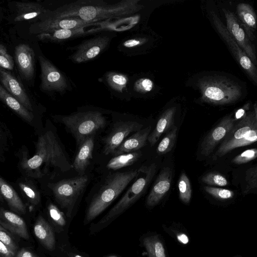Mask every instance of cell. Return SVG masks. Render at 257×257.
Masks as SVG:
<instances>
[{
    "mask_svg": "<svg viewBox=\"0 0 257 257\" xmlns=\"http://www.w3.org/2000/svg\"><path fill=\"white\" fill-rule=\"evenodd\" d=\"M138 1H126L116 4H107L102 1H77L48 11L42 20L46 19H74L84 21L97 22L120 17L139 11L142 6ZM41 20V21H42Z\"/></svg>",
    "mask_w": 257,
    "mask_h": 257,
    "instance_id": "obj_1",
    "label": "cell"
},
{
    "mask_svg": "<svg viewBox=\"0 0 257 257\" xmlns=\"http://www.w3.org/2000/svg\"><path fill=\"white\" fill-rule=\"evenodd\" d=\"M21 166L29 176L35 178L49 175L52 171H67L73 167L51 131L39 137L34 155L28 160L23 159Z\"/></svg>",
    "mask_w": 257,
    "mask_h": 257,
    "instance_id": "obj_2",
    "label": "cell"
},
{
    "mask_svg": "<svg viewBox=\"0 0 257 257\" xmlns=\"http://www.w3.org/2000/svg\"><path fill=\"white\" fill-rule=\"evenodd\" d=\"M196 85L201 100L212 104H232L245 94V89L239 81L220 73L209 72L200 75Z\"/></svg>",
    "mask_w": 257,
    "mask_h": 257,
    "instance_id": "obj_3",
    "label": "cell"
},
{
    "mask_svg": "<svg viewBox=\"0 0 257 257\" xmlns=\"http://www.w3.org/2000/svg\"><path fill=\"white\" fill-rule=\"evenodd\" d=\"M141 172L140 168L109 175L87 208L85 224L93 220L103 211Z\"/></svg>",
    "mask_w": 257,
    "mask_h": 257,
    "instance_id": "obj_4",
    "label": "cell"
},
{
    "mask_svg": "<svg viewBox=\"0 0 257 257\" xmlns=\"http://www.w3.org/2000/svg\"><path fill=\"white\" fill-rule=\"evenodd\" d=\"M157 166L153 163L149 167H143V175L127 189L123 197L92 228L93 232L101 229L134 204L145 193L156 172Z\"/></svg>",
    "mask_w": 257,
    "mask_h": 257,
    "instance_id": "obj_5",
    "label": "cell"
},
{
    "mask_svg": "<svg viewBox=\"0 0 257 257\" xmlns=\"http://www.w3.org/2000/svg\"><path fill=\"white\" fill-rule=\"evenodd\" d=\"M61 121L72 134L79 146L88 137L103 128L106 124L102 114L96 111L80 112L62 116Z\"/></svg>",
    "mask_w": 257,
    "mask_h": 257,
    "instance_id": "obj_6",
    "label": "cell"
},
{
    "mask_svg": "<svg viewBox=\"0 0 257 257\" xmlns=\"http://www.w3.org/2000/svg\"><path fill=\"white\" fill-rule=\"evenodd\" d=\"M210 20L216 31L227 46L233 57L252 83L257 87V67L228 31L226 26L214 11L210 12Z\"/></svg>",
    "mask_w": 257,
    "mask_h": 257,
    "instance_id": "obj_7",
    "label": "cell"
},
{
    "mask_svg": "<svg viewBox=\"0 0 257 257\" xmlns=\"http://www.w3.org/2000/svg\"><path fill=\"white\" fill-rule=\"evenodd\" d=\"M88 181L87 176L81 175L61 180L51 186L56 201L62 208L66 209L68 216H70L73 207Z\"/></svg>",
    "mask_w": 257,
    "mask_h": 257,
    "instance_id": "obj_8",
    "label": "cell"
},
{
    "mask_svg": "<svg viewBox=\"0 0 257 257\" xmlns=\"http://www.w3.org/2000/svg\"><path fill=\"white\" fill-rule=\"evenodd\" d=\"M256 125L257 101L254 103L252 110L246 112L237 123H235L232 130L220 144L213 159L215 160L221 157L232 150L233 146Z\"/></svg>",
    "mask_w": 257,
    "mask_h": 257,
    "instance_id": "obj_9",
    "label": "cell"
},
{
    "mask_svg": "<svg viewBox=\"0 0 257 257\" xmlns=\"http://www.w3.org/2000/svg\"><path fill=\"white\" fill-rule=\"evenodd\" d=\"M41 68V89L43 91L64 93L69 88L65 75L48 59L39 55Z\"/></svg>",
    "mask_w": 257,
    "mask_h": 257,
    "instance_id": "obj_10",
    "label": "cell"
},
{
    "mask_svg": "<svg viewBox=\"0 0 257 257\" xmlns=\"http://www.w3.org/2000/svg\"><path fill=\"white\" fill-rule=\"evenodd\" d=\"M222 12L225 19V26L229 34L256 66L257 56L255 47L248 37L237 17L226 8H222Z\"/></svg>",
    "mask_w": 257,
    "mask_h": 257,
    "instance_id": "obj_11",
    "label": "cell"
},
{
    "mask_svg": "<svg viewBox=\"0 0 257 257\" xmlns=\"http://www.w3.org/2000/svg\"><path fill=\"white\" fill-rule=\"evenodd\" d=\"M110 41L109 37L104 35L85 40L74 48L76 51L70 58L77 63L92 60L104 51L109 45Z\"/></svg>",
    "mask_w": 257,
    "mask_h": 257,
    "instance_id": "obj_12",
    "label": "cell"
},
{
    "mask_svg": "<svg viewBox=\"0 0 257 257\" xmlns=\"http://www.w3.org/2000/svg\"><path fill=\"white\" fill-rule=\"evenodd\" d=\"M143 126L138 122L130 120L114 123L110 133L103 139V153L112 155L130 134L141 130Z\"/></svg>",
    "mask_w": 257,
    "mask_h": 257,
    "instance_id": "obj_13",
    "label": "cell"
},
{
    "mask_svg": "<svg viewBox=\"0 0 257 257\" xmlns=\"http://www.w3.org/2000/svg\"><path fill=\"white\" fill-rule=\"evenodd\" d=\"M235 124V118L231 115L224 117L204 137L200 146L201 154L204 156H209L216 146L230 133Z\"/></svg>",
    "mask_w": 257,
    "mask_h": 257,
    "instance_id": "obj_14",
    "label": "cell"
},
{
    "mask_svg": "<svg viewBox=\"0 0 257 257\" xmlns=\"http://www.w3.org/2000/svg\"><path fill=\"white\" fill-rule=\"evenodd\" d=\"M96 22L84 21L79 19H46L32 24L29 27V32L39 35L46 32L61 29H72L85 28Z\"/></svg>",
    "mask_w": 257,
    "mask_h": 257,
    "instance_id": "obj_15",
    "label": "cell"
},
{
    "mask_svg": "<svg viewBox=\"0 0 257 257\" xmlns=\"http://www.w3.org/2000/svg\"><path fill=\"white\" fill-rule=\"evenodd\" d=\"M15 58L19 72L23 79L31 80L35 73L34 52L27 44H20L15 49Z\"/></svg>",
    "mask_w": 257,
    "mask_h": 257,
    "instance_id": "obj_16",
    "label": "cell"
},
{
    "mask_svg": "<svg viewBox=\"0 0 257 257\" xmlns=\"http://www.w3.org/2000/svg\"><path fill=\"white\" fill-rule=\"evenodd\" d=\"M1 85L30 111L33 109L31 100L20 81L11 72L1 68Z\"/></svg>",
    "mask_w": 257,
    "mask_h": 257,
    "instance_id": "obj_17",
    "label": "cell"
},
{
    "mask_svg": "<svg viewBox=\"0 0 257 257\" xmlns=\"http://www.w3.org/2000/svg\"><path fill=\"white\" fill-rule=\"evenodd\" d=\"M172 179V171L166 167L160 172L147 198L146 204L149 207L157 205L170 190Z\"/></svg>",
    "mask_w": 257,
    "mask_h": 257,
    "instance_id": "obj_18",
    "label": "cell"
},
{
    "mask_svg": "<svg viewBox=\"0 0 257 257\" xmlns=\"http://www.w3.org/2000/svg\"><path fill=\"white\" fill-rule=\"evenodd\" d=\"M15 22L41 21L47 13L46 9L40 4L36 2L15 3Z\"/></svg>",
    "mask_w": 257,
    "mask_h": 257,
    "instance_id": "obj_19",
    "label": "cell"
},
{
    "mask_svg": "<svg viewBox=\"0 0 257 257\" xmlns=\"http://www.w3.org/2000/svg\"><path fill=\"white\" fill-rule=\"evenodd\" d=\"M0 224L6 229L25 239L29 238L27 227L24 219L17 214L1 208Z\"/></svg>",
    "mask_w": 257,
    "mask_h": 257,
    "instance_id": "obj_20",
    "label": "cell"
},
{
    "mask_svg": "<svg viewBox=\"0 0 257 257\" xmlns=\"http://www.w3.org/2000/svg\"><path fill=\"white\" fill-rule=\"evenodd\" d=\"M151 131V126L149 125L136 132L131 137L126 139L115 150L112 155L116 156L136 152L144 147L148 140Z\"/></svg>",
    "mask_w": 257,
    "mask_h": 257,
    "instance_id": "obj_21",
    "label": "cell"
},
{
    "mask_svg": "<svg viewBox=\"0 0 257 257\" xmlns=\"http://www.w3.org/2000/svg\"><path fill=\"white\" fill-rule=\"evenodd\" d=\"M236 9L237 18L248 37L251 41L254 40L257 17L252 7L248 4L241 3L237 5Z\"/></svg>",
    "mask_w": 257,
    "mask_h": 257,
    "instance_id": "obj_22",
    "label": "cell"
},
{
    "mask_svg": "<svg viewBox=\"0 0 257 257\" xmlns=\"http://www.w3.org/2000/svg\"><path fill=\"white\" fill-rule=\"evenodd\" d=\"M176 110V106H172L165 110L160 116L155 128L148 138V141L151 146L157 143L163 134L173 127Z\"/></svg>",
    "mask_w": 257,
    "mask_h": 257,
    "instance_id": "obj_23",
    "label": "cell"
},
{
    "mask_svg": "<svg viewBox=\"0 0 257 257\" xmlns=\"http://www.w3.org/2000/svg\"><path fill=\"white\" fill-rule=\"evenodd\" d=\"M94 148V135L88 137L79 146L73 167L79 174H83L90 163Z\"/></svg>",
    "mask_w": 257,
    "mask_h": 257,
    "instance_id": "obj_24",
    "label": "cell"
},
{
    "mask_svg": "<svg viewBox=\"0 0 257 257\" xmlns=\"http://www.w3.org/2000/svg\"><path fill=\"white\" fill-rule=\"evenodd\" d=\"M34 232L45 248L49 250L54 249L55 239L54 231L50 225L42 216H39L34 224Z\"/></svg>",
    "mask_w": 257,
    "mask_h": 257,
    "instance_id": "obj_25",
    "label": "cell"
},
{
    "mask_svg": "<svg viewBox=\"0 0 257 257\" xmlns=\"http://www.w3.org/2000/svg\"><path fill=\"white\" fill-rule=\"evenodd\" d=\"M1 196L7 201L10 208L21 214H25L26 208L16 191L3 178H0Z\"/></svg>",
    "mask_w": 257,
    "mask_h": 257,
    "instance_id": "obj_26",
    "label": "cell"
},
{
    "mask_svg": "<svg viewBox=\"0 0 257 257\" xmlns=\"http://www.w3.org/2000/svg\"><path fill=\"white\" fill-rule=\"evenodd\" d=\"M84 28L54 30L38 35L37 38L41 41L46 42H62L87 33Z\"/></svg>",
    "mask_w": 257,
    "mask_h": 257,
    "instance_id": "obj_27",
    "label": "cell"
},
{
    "mask_svg": "<svg viewBox=\"0 0 257 257\" xmlns=\"http://www.w3.org/2000/svg\"><path fill=\"white\" fill-rule=\"evenodd\" d=\"M0 98L12 110L26 121L31 122L34 118L33 113L26 108L19 100L0 85Z\"/></svg>",
    "mask_w": 257,
    "mask_h": 257,
    "instance_id": "obj_28",
    "label": "cell"
},
{
    "mask_svg": "<svg viewBox=\"0 0 257 257\" xmlns=\"http://www.w3.org/2000/svg\"><path fill=\"white\" fill-rule=\"evenodd\" d=\"M142 156L140 151L121 154L111 158L106 165L109 169L118 170L130 166L136 162Z\"/></svg>",
    "mask_w": 257,
    "mask_h": 257,
    "instance_id": "obj_29",
    "label": "cell"
},
{
    "mask_svg": "<svg viewBox=\"0 0 257 257\" xmlns=\"http://www.w3.org/2000/svg\"><path fill=\"white\" fill-rule=\"evenodd\" d=\"M143 244L149 257H166L164 245L157 235L146 237Z\"/></svg>",
    "mask_w": 257,
    "mask_h": 257,
    "instance_id": "obj_30",
    "label": "cell"
},
{
    "mask_svg": "<svg viewBox=\"0 0 257 257\" xmlns=\"http://www.w3.org/2000/svg\"><path fill=\"white\" fill-rule=\"evenodd\" d=\"M179 196L180 199L184 203L188 204L192 196V187L190 181L184 172L180 174L178 181Z\"/></svg>",
    "mask_w": 257,
    "mask_h": 257,
    "instance_id": "obj_31",
    "label": "cell"
},
{
    "mask_svg": "<svg viewBox=\"0 0 257 257\" xmlns=\"http://www.w3.org/2000/svg\"><path fill=\"white\" fill-rule=\"evenodd\" d=\"M105 80L111 88L120 92L126 87L128 82V79L126 76L114 72L107 73L105 75Z\"/></svg>",
    "mask_w": 257,
    "mask_h": 257,
    "instance_id": "obj_32",
    "label": "cell"
},
{
    "mask_svg": "<svg viewBox=\"0 0 257 257\" xmlns=\"http://www.w3.org/2000/svg\"><path fill=\"white\" fill-rule=\"evenodd\" d=\"M177 127H173L160 142L156 150L158 154L163 155L170 152L174 146L177 137Z\"/></svg>",
    "mask_w": 257,
    "mask_h": 257,
    "instance_id": "obj_33",
    "label": "cell"
},
{
    "mask_svg": "<svg viewBox=\"0 0 257 257\" xmlns=\"http://www.w3.org/2000/svg\"><path fill=\"white\" fill-rule=\"evenodd\" d=\"M19 185L23 193L32 205L35 206L40 203V193L32 184L29 182H21L19 183Z\"/></svg>",
    "mask_w": 257,
    "mask_h": 257,
    "instance_id": "obj_34",
    "label": "cell"
},
{
    "mask_svg": "<svg viewBox=\"0 0 257 257\" xmlns=\"http://www.w3.org/2000/svg\"><path fill=\"white\" fill-rule=\"evenodd\" d=\"M201 181L207 184L218 186H226L228 182L221 174L211 172L206 174L201 178Z\"/></svg>",
    "mask_w": 257,
    "mask_h": 257,
    "instance_id": "obj_35",
    "label": "cell"
},
{
    "mask_svg": "<svg viewBox=\"0 0 257 257\" xmlns=\"http://www.w3.org/2000/svg\"><path fill=\"white\" fill-rule=\"evenodd\" d=\"M204 190L210 195L219 200L231 199L234 195L233 191L226 189L211 186H204Z\"/></svg>",
    "mask_w": 257,
    "mask_h": 257,
    "instance_id": "obj_36",
    "label": "cell"
},
{
    "mask_svg": "<svg viewBox=\"0 0 257 257\" xmlns=\"http://www.w3.org/2000/svg\"><path fill=\"white\" fill-rule=\"evenodd\" d=\"M245 178L246 185L244 193H249L252 189L257 188V166L248 169Z\"/></svg>",
    "mask_w": 257,
    "mask_h": 257,
    "instance_id": "obj_37",
    "label": "cell"
},
{
    "mask_svg": "<svg viewBox=\"0 0 257 257\" xmlns=\"http://www.w3.org/2000/svg\"><path fill=\"white\" fill-rule=\"evenodd\" d=\"M257 158V149H248L237 155L232 163L237 165L247 163Z\"/></svg>",
    "mask_w": 257,
    "mask_h": 257,
    "instance_id": "obj_38",
    "label": "cell"
},
{
    "mask_svg": "<svg viewBox=\"0 0 257 257\" xmlns=\"http://www.w3.org/2000/svg\"><path fill=\"white\" fill-rule=\"evenodd\" d=\"M0 66L3 69L10 70H13L14 66L13 57L2 44L0 45Z\"/></svg>",
    "mask_w": 257,
    "mask_h": 257,
    "instance_id": "obj_39",
    "label": "cell"
},
{
    "mask_svg": "<svg viewBox=\"0 0 257 257\" xmlns=\"http://www.w3.org/2000/svg\"><path fill=\"white\" fill-rule=\"evenodd\" d=\"M0 241L11 249L17 252L18 246L12 235L7 229L0 226Z\"/></svg>",
    "mask_w": 257,
    "mask_h": 257,
    "instance_id": "obj_40",
    "label": "cell"
},
{
    "mask_svg": "<svg viewBox=\"0 0 257 257\" xmlns=\"http://www.w3.org/2000/svg\"><path fill=\"white\" fill-rule=\"evenodd\" d=\"M154 83L150 78L143 77L138 80L135 84V88L139 92L146 93L154 88Z\"/></svg>",
    "mask_w": 257,
    "mask_h": 257,
    "instance_id": "obj_41",
    "label": "cell"
},
{
    "mask_svg": "<svg viewBox=\"0 0 257 257\" xmlns=\"http://www.w3.org/2000/svg\"><path fill=\"white\" fill-rule=\"evenodd\" d=\"M49 214L52 219L58 225L63 226L65 225V220L62 212L56 206L52 203L48 206Z\"/></svg>",
    "mask_w": 257,
    "mask_h": 257,
    "instance_id": "obj_42",
    "label": "cell"
},
{
    "mask_svg": "<svg viewBox=\"0 0 257 257\" xmlns=\"http://www.w3.org/2000/svg\"><path fill=\"white\" fill-rule=\"evenodd\" d=\"M257 142V125L249 132L244 138L238 142L233 147V150L238 148L247 146Z\"/></svg>",
    "mask_w": 257,
    "mask_h": 257,
    "instance_id": "obj_43",
    "label": "cell"
},
{
    "mask_svg": "<svg viewBox=\"0 0 257 257\" xmlns=\"http://www.w3.org/2000/svg\"><path fill=\"white\" fill-rule=\"evenodd\" d=\"M17 252L11 249L0 241V256L15 257Z\"/></svg>",
    "mask_w": 257,
    "mask_h": 257,
    "instance_id": "obj_44",
    "label": "cell"
},
{
    "mask_svg": "<svg viewBox=\"0 0 257 257\" xmlns=\"http://www.w3.org/2000/svg\"><path fill=\"white\" fill-rule=\"evenodd\" d=\"M1 134L4 136V144L2 146H1V161H2V159H4V154H5V151H6V145H7V143H6V139L7 138V136H8V135H6L8 133V132H9L8 130H7V128L6 127V126H5L4 124V125H3L2 123L1 124Z\"/></svg>",
    "mask_w": 257,
    "mask_h": 257,
    "instance_id": "obj_45",
    "label": "cell"
},
{
    "mask_svg": "<svg viewBox=\"0 0 257 257\" xmlns=\"http://www.w3.org/2000/svg\"><path fill=\"white\" fill-rule=\"evenodd\" d=\"M143 40L139 38H132L125 41L123 43V46L127 48H134L140 45Z\"/></svg>",
    "mask_w": 257,
    "mask_h": 257,
    "instance_id": "obj_46",
    "label": "cell"
},
{
    "mask_svg": "<svg viewBox=\"0 0 257 257\" xmlns=\"http://www.w3.org/2000/svg\"><path fill=\"white\" fill-rule=\"evenodd\" d=\"M15 257H38L31 250L23 248L17 251Z\"/></svg>",
    "mask_w": 257,
    "mask_h": 257,
    "instance_id": "obj_47",
    "label": "cell"
},
{
    "mask_svg": "<svg viewBox=\"0 0 257 257\" xmlns=\"http://www.w3.org/2000/svg\"><path fill=\"white\" fill-rule=\"evenodd\" d=\"M178 240L183 244H186L188 242L189 239L187 236L183 233L177 235Z\"/></svg>",
    "mask_w": 257,
    "mask_h": 257,
    "instance_id": "obj_48",
    "label": "cell"
},
{
    "mask_svg": "<svg viewBox=\"0 0 257 257\" xmlns=\"http://www.w3.org/2000/svg\"><path fill=\"white\" fill-rule=\"evenodd\" d=\"M73 257H82L79 255H78V254H75L73 256Z\"/></svg>",
    "mask_w": 257,
    "mask_h": 257,
    "instance_id": "obj_49",
    "label": "cell"
},
{
    "mask_svg": "<svg viewBox=\"0 0 257 257\" xmlns=\"http://www.w3.org/2000/svg\"><path fill=\"white\" fill-rule=\"evenodd\" d=\"M105 257H117V256H114V255H109V256H105Z\"/></svg>",
    "mask_w": 257,
    "mask_h": 257,
    "instance_id": "obj_50",
    "label": "cell"
}]
</instances>
